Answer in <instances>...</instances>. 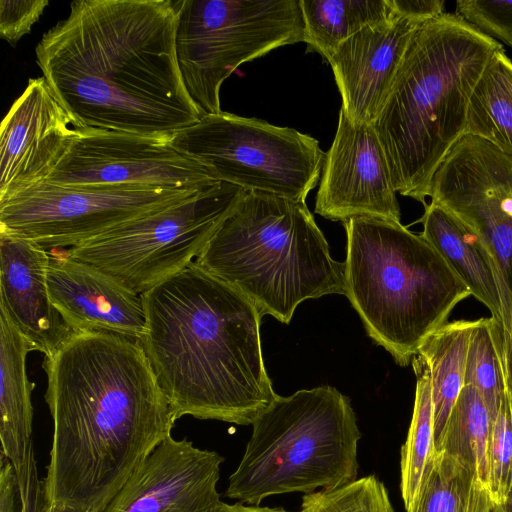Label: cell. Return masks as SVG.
<instances>
[{
  "mask_svg": "<svg viewBox=\"0 0 512 512\" xmlns=\"http://www.w3.org/2000/svg\"><path fill=\"white\" fill-rule=\"evenodd\" d=\"M53 420L43 501L101 512L176 416L139 341L74 333L44 356Z\"/></svg>",
  "mask_w": 512,
  "mask_h": 512,
  "instance_id": "1",
  "label": "cell"
},
{
  "mask_svg": "<svg viewBox=\"0 0 512 512\" xmlns=\"http://www.w3.org/2000/svg\"><path fill=\"white\" fill-rule=\"evenodd\" d=\"M172 0H77L35 48L74 129L172 136L203 115L183 83Z\"/></svg>",
  "mask_w": 512,
  "mask_h": 512,
  "instance_id": "2",
  "label": "cell"
},
{
  "mask_svg": "<svg viewBox=\"0 0 512 512\" xmlns=\"http://www.w3.org/2000/svg\"><path fill=\"white\" fill-rule=\"evenodd\" d=\"M141 299L146 330L139 342L176 419L252 425L278 396L253 303L195 261Z\"/></svg>",
  "mask_w": 512,
  "mask_h": 512,
  "instance_id": "3",
  "label": "cell"
},
{
  "mask_svg": "<svg viewBox=\"0 0 512 512\" xmlns=\"http://www.w3.org/2000/svg\"><path fill=\"white\" fill-rule=\"evenodd\" d=\"M501 48L455 13L416 30L374 123L397 193L427 205L436 171L466 134L473 90Z\"/></svg>",
  "mask_w": 512,
  "mask_h": 512,
  "instance_id": "4",
  "label": "cell"
},
{
  "mask_svg": "<svg viewBox=\"0 0 512 512\" xmlns=\"http://www.w3.org/2000/svg\"><path fill=\"white\" fill-rule=\"evenodd\" d=\"M343 226L344 295L369 337L407 366L471 292L440 253L401 222L355 217Z\"/></svg>",
  "mask_w": 512,
  "mask_h": 512,
  "instance_id": "5",
  "label": "cell"
},
{
  "mask_svg": "<svg viewBox=\"0 0 512 512\" xmlns=\"http://www.w3.org/2000/svg\"><path fill=\"white\" fill-rule=\"evenodd\" d=\"M195 262L284 324L305 300L344 294V263L306 203L270 194L247 191Z\"/></svg>",
  "mask_w": 512,
  "mask_h": 512,
  "instance_id": "6",
  "label": "cell"
},
{
  "mask_svg": "<svg viewBox=\"0 0 512 512\" xmlns=\"http://www.w3.org/2000/svg\"><path fill=\"white\" fill-rule=\"evenodd\" d=\"M252 428L227 498L259 505L269 496L309 494L357 478L362 435L350 399L334 387L278 395Z\"/></svg>",
  "mask_w": 512,
  "mask_h": 512,
  "instance_id": "7",
  "label": "cell"
},
{
  "mask_svg": "<svg viewBox=\"0 0 512 512\" xmlns=\"http://www.w3.org/2000/svg\"><path fill=\"white\" fill-rule=\"evenodd\" d=\"M176 53L192 100L221 112L220 88L243 63L304 41L300 0H178Z\"/></svg>",
  "mask_w": 512,
  "mask_h": 512,
  "instance_id": "8",
  "label": "cell"
},
{
  "mask_svg": "<svg viewBox=\"0 0 512 512\" xmlns=\"http://www.w3.org/2000/svg\"><path fill=\"white\" fill-rule=\"evenodd\" d=\"M171 142L220 182L297 202L319 183L326 153L293 128L223 111L203 115Z\"/></svg>",
  "mask_w": 512,
  "mask_h": 512,
  "instance_id": "9",
  "label": "cell"
},
{
  "mask_svg": "<svg viewBox=\"0 0 512 512\" xmlns=\"http://www.w3.org/2000/svg\"><path fill=\"white\" fill-rule=\"evenodd\" d=\"M246 192L218 182L64 252L141 295L195 261Z\"/></svg>",
  "mask_w": 512,
  "mask_h": 512,
  "instance_id": "10",
  "label": "cell"
},
{
  "mask_svg": "<svg viewBox=\"0 0 512 512\" xmlns=\"http://www.w3.org/2000/svg\"><path fill=\"white\" fill-rule=\"evenodd\" d=\"M198 192L43 182L0 201V233L32 240L46 250L75 247Z\"/></svg>",
  "mask_w": 512,
  "mask_h": 512,
  "instance_id": "11",
  "label": "cell"
},
{
  "mask_svg": "<svg viewBox=\"0 0 512 512\" xmlns=\"http://www.w3.org/2000/svg\"><path fill=\"white\" fill-rule=\"evenodd\" d=\"M46 182L69 187H139L201 191L218 180L178 150L171 136L105 129H73Z\"/></svg>",
  "mask_w": 512,
  "mask_h": 512,
  "instance_id": "12",
  "label": "cell"
},
{
  "mask_svg": "<svg viewBox=\"0 0 512 512\" xmlns=\"http://www.w3.org/2000/svg\"><path fill=\"white\" fill-rule=\"evenodd\" d=\"M429 197L485 243L512 298V154L464 135L436 171Z\"/></svg>",
  "mask_w": 512,
  "mask_h": 512,
  "instance_id": "13",
  "label": "cell"
},
{
  "mask_svg": "<svg viewBox=\"0 0 512 512\" xmlns=\"http://www.w3.org/2000/svg\"><path fill=\"white\" fill-rule=\"evenodd\" d=\"M396 193L374 124L352 123L340 109L334 140L325 153L315 212L342 223L355 217L400 222Z\"/></svg>",
  "mask_w": 512,
  "mask_h": 512,
  "instance_id": "14",
  "label": "cell"
},
{
  "mask_svg": "<svg viewBox=\"0 0 512 512\" xmlns=\"http://www.w3.org/2000/svg\"><path fill=\"white\" fill-rule=\"evenodd\" d=\"M224 458L171 435L133 471L101 512H215Z\"/></svg>",
  "mask_w": 512,
  "mask_h": 512,
  "instance_id": "15",
  "label": "cell"
},
{
  "mask_svg": "<svg viewBox=\"0 0 512 512\" xmlns=\"http://www.w3.org/2000/svg\"><path fill=\"white\" fill-rule=\"evenodd\" d=\"M73 129L44 77L30 78L1 124L0 201L46 182Z\"/></svg>",
  "mask_w": 512,
  "mask_h": 512,
  "instance_id": "16",
  "label": "cell"
},
{
  "mask_svg": "<svg viewBox=\"0 0 512 512\" xmlns=\"http://www.w3.org/2000/svg\"><path fill=\"white\" fill-rule=\"evenodd\" d=\"M423 23L394 11L388 20L345 40L328 59L341 94V110L352 123H375L409 43Z\"/></svg>",
  "mask_w": 512,
  "mask_h": 512,
  "instance_id": "17",
  "label": "cell"
},
{
  "mask_svg": "<svg viewBox=\"0 0 512 512\" xmlns=\"http://www.w3.org/2000/svg\"><path fill=\"white\" fill-rule=\"evenodd\" d=\"M47 283L52 303L74 331H107L140 341L146 330L141 295L69 257L50 254Z\"/></svg>",
  "mask_w": 512,
  "mask_h": 512,
  "instance_id": "18",
  "label": "cell"
},
{
  "mask_svg": "<svg viewBox=\"0 0 512 512\" xmlns=\"http://www.w3.org/2000/svg\"><path fill=\"white\" fill-rule=\"evenodd\" d=\"M49 264L50 253L37 242L0 233V308L44 356L74 334L52 303Z\"/></svg>",
  "mask_w": 512,
  "mask_h": 512,
  "instance_id": "19",
  "label": "cell"
},
{
  "mask_svg": "<svg viewBox=\"0 0 512 512\" xmlns=\"http://www.w3.org/2000/svg\"><path fill=\"white\" fill-rule=\"evenodd\" d=\"M419 222L420 233L445 259L479 302L512 332L510 297L485 243L480 237L440 204L430 201Z\"/></svg>",
  "mask_w": 512,
  "mask_h": 512,
  "instance_id": "20",
  "label": "cell"
},
{
  "mask_svg": "<svg viewBox=\"0 0 512 512\" xmlns=\"http://www.w3.org/2000/svg\"><path fill=\"white\" fill-rule=\"evenodd\" d=\"M34 347L20 333L8 314L0 308V440L1 453L19 475L32 444L35 384L26 372L27 354Z\"/></svg>",
  "mask_w": 512,
  "mask_h": 512,
  "instance_id": "21",
  "label": "cell"
},
{
  "mask_svg": "<svg viewBox=\"0 0 512 512\" xmlns=\"http://www.w3.org/2000/svg\"><path fill=\"white\" fill-rule=\"evenodd\" d=\"M474 323L475 320L463 319L447 322L426 339L417 353L425 358L431 374L436 452L465 384L467 354Z\"/></svg>",
  "mask_w": 512,
  "mask_h": 512,
  "instance_id": "22",
  "label": "cell"
},
{
  "mask_svg": "<svg viewBox=\"0 0 512 512\" xmlns=\"http://www.w3.org/2000/svg\"><path fill=\"white\" fill-rule=\"evenodd\" d=\"M307 52L328 61L345 40L394 14L390 0H300Z\"/></svg>",
  "mask_w": 512,
  "mask_h": 512,
  "instance_id": "23",
  "label": "cell"
},
{
  "mask_svg": "<svg viewBox=\"0 0 512 512\" xmlns=\"http://www.w3.org/2000/svg\"><path fill=\"white\" fill-rule=\"evenodd\" d=\"M466 134L512 154V61L504 48L494 53L473 90Z\"/></svg>",
  "mask_w": 512,
  "mask_h": 512,
  "instance_id": "24",
  "label": "cell"
},
{
  "mask_svg": "<svg viewBox=\"0 0 512 512\" xmlns=\"http://www.w3.org/2000/svg\"><path fill=\"white\" fill-rule=\"evenodd\" d=\"M411 363L416 376L415 400L400 457V491L406 512L413 506L436 455L430 369L420 354Z\"/></svg>",
  "mask_w": 512,
  "mask_h": 512,
  "instance_id": "25",
  "label": "cell"
},
{
  "mask_svg": "<svg viewBox=\"0 0 512 512\" xmlns=\"http://www.w3.org/2000/svg\"><path fill=\"white\" fill-rule=\"evenodd\" d=\"M407 512H493L487 487L445 452L436 453Z\"/></svg>",
  "mask_w": 512,
  "mask_h": 512,
  "instance_id": "26",
  "label": "cell"
},
{
  "mask_svg": "<svg viewBox=\"0 0 512 512\" xmlns=\"http://www.w3.org/2000/svg\"><path fill=\"white\" fill-rule=\"evenodd\" d=\"M491 417L481 394L465 385L451 411L436 453L445 452L473 471L487 487Z\"/></svg>",
  "mask_w": 512,
  "mask_h": 512,
  "instance_id": "27",
  "label": "cell"
},
{
  "mask_svg": "<svg viewBox=\"0 0 512 512\" xmlns=\"http://www.w3.org/2000/svg\"><path fill=\"white\" fill-rule=\"evenodd\" d=\"M465 385L474 387L481 394L492 422L504 392L497 321L492 317L475 320L467 354Z\"/></svg>",
  "mask_w": 512,
  "mask_h": 512,
  "instance_id": "28",
  "label": "cell"
},
{
  "mask_svg": "<svg viewBox=\"0 0 512 512\" xmlns=\"http://www.w3.org/2000/svg\"><path fill=\"white\" fill-rule=\"evenodd\" d=\"M499 356L504 392L491 422L487 444V489L493 507L505 502L512 486V386L500 351Z\"/></svg>",
  "mask_w": 512,
  "mask_h": 512,
  "instance_id": "29",
  "label": "cell"
},
{
  "mask_svg": "<svg viewBox=\"0 0 512 512\" xmlns=\"http://www.w3.org/2000/svg\"><path fill=\"white\" fill-rule=\"evenodd\" d=\"M300 512H395L384 483L368 475L341 486L304 494Z\"/></svg>",
  "mask_w": 512,
  "mask_h": 512,
  "instance_id": "30",
  "label": "cell"
},
{
  "mask_svg": "<svg viewBox=\"0 0 512 512\" xmlns=\"http://www.w3.org/2000/svg\"><path fill=\"white\" fill-rule=\"evenodd\" d=\"M455 14L487 36L512 47V1L458 0Z\"/></svg>",
  "mask_w": 512,
  "mask_h": 512,
  "instance_id": "31",
  "label": "cell"
},
{
  "mask_svg": "<svg viewBox=\"0 0 512 512\" xmlns=\"http://www.w3.org/2000/svg\"><path fill=\"white\" fill-rule=\"evenodd\" d=\"M48 5L47 0H1V38L13 45L16 44L31 31Z\"/></svg>",
  "mask_w": 512,
  "mask_h": 512,
  "instance_id": "32",
  "label": "cell"
},
{
  "mask_svg": "<svg viewBox=\"0 0 512 512\" xmlns=\"http://www.w3.org/2000/svg\"><path fill=\"white\" fill-rule=\"evenodd\" d=\"M0 512H23L15 468L3 453L0 456Z\"/></svg>",
  "mask_w": 512,
  "mask_h": 512,
  "instance_id": "33",
  "label": "cell"
},
{
  "mask_svg": "<svg viewBox=\"0 0 512 512\" xmlns=\"http://www.w3.org/2000/svg\"><path fill=\"white\" fill-rule=\"evenodd\" d=\"M390 3L396 13L423 22L445 13L443 0H390Z\"/></svg>",
  "mask_w": 512,
  "mask_h": 512,
  "instance_id": "34",
  "label": "cell"
},
{
  "mask_svg": "<svg viewBox=\"0 0 512 512\" xmlns=\"http://www.w3.org/2000/svg\"><path fill=\"white\" fill-rule=\"evenodd\" d=\"M215 512H293L287 511L282 507H266L259 505H244L242 502H237L235 504H227L224 502H220L218 508ZM300 512V511H299Z\"/></svg>",
  "mask_w": 512,
  "mask_h": 512,
  "instance_id": "35",
  "label": "cell"
},
{
  "mask_svg": "<svg viewBox=\"0 0 512 512\" xmlns=\"http://www.w3.org/2000/svg\"><path fill=\"white\" fill-rule=\"evenodd\" d=\"M39 512H91L82 508H78L65 504H48L43 501Z\"/></svg>",
  "mask_w": 512,
  "mask_h": 512,
  "instance_id": "36",
  "label": "cell"
},
{
  "mask_svg": "<svg viewBox=\"0 0 512 512\" xmlns=\"http://www.w3.org/2000/svg\"><path fill=\"white\" fill-rule=\"evenodd\" d=\"M507 374L512 386V362L507 366ZM493 512H512V486L505 502L499 506L493 507Z\"/></svg>",
  "mask_w": 512,
  "mask_h": 512,
  "instance_id": "37",
  "label": "cell"
}]
</instances>
